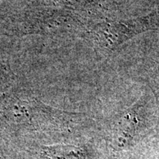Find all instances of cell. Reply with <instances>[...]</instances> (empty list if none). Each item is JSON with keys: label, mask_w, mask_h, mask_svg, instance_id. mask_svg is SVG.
I'll list each match as a JSON object with an SVG mask.
<instances>
[{"label": "cell", "mask_w": 159, "mask_h": 159, "mask_svg": "<svg viewBox=\"0 0 159 159\" xmlns=\"http://www.w3.org/2000/svg\"><path fill=\"white\" fill-rule=\"evenodd\" d=\"M11 76L8 74L7 69L5 66L0 63V85L5 84L7 82H11Z\"/></svg>", "instance_id": "obj_2"}, {"label": "cell", "mask_w": 159, "mask_h": 159, "mask_svg": "<svg viewBox=\"0 0 159 159\" xmlns=\"http://www.w3.org/2000/svg\"><path fill=\"white\" fill-rule=\"evenodd\" d=\"M150 24L149 17L102 24L96 32L97 41L105 50L112 51L128 39L148 30Z\"/></svg>", "instance_id": "obj_1"}]
</instances>
